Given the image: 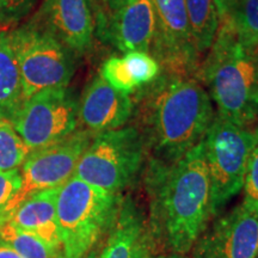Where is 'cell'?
Masks as SVG:
<instances>
[{"label":"cell","mask_w":258,"mask_h":258,"mask_svg":"<svg viewBox=\"0 0 258 258\" xmlns=\"http://www.w3.org/2000/svg\"><path fill=\"white\" fill-rule=\"evenodd\" d=\"M145 171L147 224L158 250L188 254L214 218L202 141L175 163L150 159Z\"/></svg>","instance_id":"obj_1"},{"label":"cell","mask_w":258,"mask_h":258,"mask_svg":"<svg viewBox=\"0 0 258 258\" xmlns=\"http://www.w3.org/2000/svg\"><path fill=\"white\" fill-rule=\"evenodd\" d=\"M134 115L150 159L166 164L201 143L215 117L211 96L196 77L165 72L139 90Z\"/></svg>","instance_id":"obj_2"},{"label":"cell","mask_w":258,"mask_h":258,"mask_svg":"<svg viewBox=\"0 0 258 258\" xmlns=\"http://www.w3.org/2000/svg\"><path fill=\"white\" fill-rule=\"evenodd\" d=\"M196 78L207 86L217 116L253 129L258 121V61L239 44L231 17L219 22L217 36Z\"/></svg>","instance_id":"obj_3"},{"label":"cell","mask_w":258,"mask_h":258,"mask_svg":"<svg viewBox=\"0 0 258 258\" xmlns=\"http://www.w3.org/2000/svg\"><path fill=\"white\" fill-rule=\"evenodd\" d=\"M121 195L72 176L56 196V218L61 251L66 258H83L97 240L110 230Z\"/></svg>","instance_id":"obj_4"},{"label":"cell","mask_w":258,"mask_h":258,"mask_svg":"<svg viewBox=\"0 0 258 258\" xmlns=\"http://www.w3.org/2000/svg\"><path fill=\"white\" fill-rule=\"evenodd\" d=\"M147 156L140 131L134 124L124 125L95 135L80 157L73 176L121 195L140 175Z\"/></svg>","instance_id":"obj_5"},{"label":"cell","mask_w":258,"mask_h":258,"mask_svg":"<svg viewBox=\"0 0 258 258\" xmlns=\"http://www.w3.org/2000/svg\"><path fill=\"white\" fill-rule=\"evenodd\" d=\"M202 144L215 218L243 190L247 164L258 145V132L238 127L215 115Z\"/></svg>","instance_id":"obj_6"},{"label":"cell","mask_w":258,"mask_h":258,"mask_svg":"<svg viewBox=\"0 0 258 258\" xmlns=\"http://www.w3.org/2000/svg\"><path fill=\"white\" fill-rule=\"evenodd\" d=\"M17 60L24 101L49 89L67 88L76 56L53 35L30 21L9 34Z\"/></svg>","instance_id":"obj_7"},{"label":"cell","mask_w":258,"mask_h":258,"mask_svg":"<svg viewBox=\"0 0 258 258\" xmlns=\"http://www.w3.org/2000/svg\"><path fill=\"white\" fill-rule=\"evenodd\" d=\"M11 123L29 151L34 152L76 132L78 103L67 88L44 90L23 102Z\"/></svg>","instance_id":"obj_8"},{"label":"cell","mask_w":258,"mask_h":258,"mask_svg":"<svg viewBox=\"0 0 258 258\" xmlns=\"http://www.w3.org/2000/svg\"><path fill=\"white\" fill-rule=\"evenodd\" d=\"M92 138L80 129L59 143L29 153L22 167V186L9 205L11 217L18 206L34 194L63 185L74 175L77 164Z\"/></svg>","instance_id":"obj_9"},{"label":"cell","mask_w":258,"mask_h":258,"mask_svg":"<svg viewBox=\"0 0 258 258\" xmlns=\"http://www.w3.org/2000/svg\"><path fill=\"white\" fill-rule=\"evenodd\" d=\"M157 30L152 55L161 71L179 76H198L201 56L196 50L185 0H152Z\"/></svg>","instance_id":"obj_10"},{"label":"cell","mask_w":258,"mask_h":258,"mask_svg":"<svg viewBox=\"0 0 258 258\" xmlns=\"http://www.w3.org/2000/svg\"><path fill=\"white\" fill-rule=\"evenodd\" d=\"M190 253L191 258H258V208L243 201L217 218Z\"/></svg>","instance_id":"obj_11"},{"label":"cell","mask_w":258,"mask_h":258,"mask_svg":"<svg viewBox=\"0 0 258 258\" xmlns=\"http://www.w3.org/2000/svg\"><path fill=\"white\" fill-rule=\"evenodd\" d=\"M95 15L93 0H43L31 22L79 57L86 55L93 47Z\"/></svg>","instance_id":"obj_12"},{"label":"cell","mask_w":258,"mask_h":258,"mask_svg":"<svg viewBox=\"0 0 258 258\" xmlns=\"http://www.w3.org/2000/svg\"><path fill=\"white\" fill-rule=\"evenodd\" d=\"M134 99L112 89L101 76L86 86L78 103V122L82 131L92 137L122 128L133 117Z\"/></svg>","instance_id":"obj_13"},{"label":"cell","mask_w":258,"mask_h":258,"mask_svg":"<svg viewBox=\"0 0 258 258\" xmlns=\"http://www.w3.org/2000/svg\"><path fill=\"white\" fill-rule=\"evenodd\" d=\"M98 29L121 53H150L157 30L152 0H127L109 15Z\"/></svg>","instance_id":"obj_14"},{"label":"cell","mask_w":258,"mask_h":258,"mask_svg":"<svg viewBox=\"0 0 258 258\" xmlns=\"http://www.w3.org/2000/svg\"><path fill=\"white\" fill-rule=\"evenodd\" d=\"M154 243L147 219L131 196L121 198L109 239L99 258H164Z\"/></svg>","instance_id":"obj_15"},{"label":"cell","mask_w":258,"mask_h":258,"mask_svg":"<svg viewBox=\"0 0 258 258\" xmlns=\"http://www.w3.org/2000/svg\"><path fill=\"white\" fill-rule=\"evenodd\" d=\"M59 188L34 194L18 206L10 222L31 232L48 245L61 250V238L56 218V196Z\"/></svg>","instance_id":"obj_16"},{"label":"cell","mask_w":258,"mask_h":258,"mask_svg":"<svg viewBox=\"0 0 258 258\" xmlns=\"http://www.w3.org/2000/svg\"><path fill=\"white\" fill-rule=\"evenodd\" d=\"M23 102L21 73L9 32L0 29V116L12 121Z\"/></svg>","instance_id":"obj_17"},{"label":"cell","mask_w":258,"mask_h":258,"mask_svg":"<svg viewBox=\"0 0 258 258\" xmlns=\"http://www.w3.org/2000/svg\"><path fill=\"white\" fill-rule=\"evenodd\" d=\"M185 5L194 43L202 56L212 47L219 28L214 0H185Z\"/></svg>","instance_id":"obj_18"},{"label":"cell","mask_w":258,"mask_h":258,"mask_svg":"<svg viewBox=\"0 0 258 258\" xmlns=\"http://www.w3.org/2000/svg\"><path fill=\"white\" fill-rule=\"evenodd\" d=\"M0 239L9 244L22 258H55L61 251L10 221L0 228Z\"/></svg>","instance_id":"obj_19"},{"label":"cell","mask_w":258,"mask_h":258,"mask_svg":"<svg viewBox=\"0 0 258 258\" xmlns=\"http://www.w3.org/2000/svg\"><path fill=\"white\" fill-rule=\"evenodd\" d=\"M235 37L245 51H258V0H238L231 14Z\"/></svg>","instance_id":"obj_20"},{"label":"cell","mask_w":258,"mask_h":258,"mask_svg":"<svg viewBox=\"0 0 258 258\" xmlns=\"http://www.w3.org/2000/svg\"><path fill=\"white\" fill-rule=\"evenodd\" d=\"M30 153L11 121L0 118V172L17 170Z\"/></svg>","instance_id":"obj_21"},{"label":"cell","mask_w":258,"mask_h":258,"mask_svg":"<svg viewBox=\"0 0 258 258\" xmlns=\"http://www.w3.org/2000/svg\"><path fill=\"white\" fill-rule=\"evenodd\" d=\"M125 70L138 90L153 83L161 74V67L152 54L146 51H131L124 54Z\"/></svg>","instance_id":"obj_22"},{"label":"cell","mask_w":258,"mask_h":258,"mask_svg":"<svg viewBox=\"0 0 258 258\" xmlns=\"http://www.w3.org/2000/svg\"><path fill=\"white\" fill-rule=\"evenodd\" d=\"M101 77L112 89L124 95H133L138 91L125 70L123 57L112 56L105 60L101 67Z\"/></svg>","instance_id":"obj_23"},{"label":"cell","mask_w":258,"mask_h":258,"mask_svg":"<svg viewBox=\"0 0 258 258\" xmlns=\"http://www.w3.org/2000/svg\"><path fill=\"white\" fill-rule=\"evenodd\" d=\"M22 186L21 172L17 170L0 172V228L11 219L9 205Z\"/></svg>","instance_id":"obj_24"},{"label":"cell","mask_w":258,"mask_h":258,"mask_svg":"<svg viewBox=\"0 0 258 258\" xmlns=\"http://www.w3.org/2000/svg\"><path fill=\"white\" fill-rule=\"evenodd\" d=\"M244 202L258 208V145L251 153L243 184Z\"/></svg>","instance_id":"obj_25"},{"label":"cell","mask_w":258,"mask_h":258,"mask_svg":"<svg viewBox=\"0 0 258 258\" xmlns=\"http://www.w3.org/2000/svg\"><path fill=\"white\" fill-rule=\"evenodd\" d=\"M37 0H0V23H11L23 18Z\"/></svg>","instance_id":"obj_26"},{"label":"cell","mask_w":258,"mask_h":258,"mask_svg":"<svg viewBox=\"0 0 258 258\" xmlns=\"http://www.w3.org/2000/svg\"><path fill=\"white\" fill-rule=\"evenodd\" d=\"M127 0H99V8L98 12H97V24L98 27L103 22L105 21V18L109 15H111L112 12H115L116 10H118Z\"/></svg>","instance_id":"obj_27"},{"label":"cell","mask_w":258,"mask_h":258,"mask_svg":"<svg viewBox=\"0 0 258 258\" xmlns=\"http://www.w3.org/2000/svg\"><path fill=\"white\" fill-rule=\"evenodd\" d=\"M237 2L238 0H214L219 22H221L222 19L230 17L235 4H237Z\"/></svg>","instance_id":"obj_28"},{"label":"cell","mask_w":258,"mask_h":258,"mask_svg":"<svg viewBox=\"0 0 258 258\" xmlns=\"http://www.w3.org/2000/svg\"><path fill=\"white\" fill-rule=\"evenodd\" d=\"M0 258H22L16 251L6 244L5 241L0 239Z\"/></svg>","instance_id":"obj_29"},{"label":"cell","mask_w":258,"mask_h":258,"mask_svg":"<svg viewBox=\"0 0 258 258\" xmlns=\"http://www.w3.org/2000/svg\"><path fill=\"white\" fill-rule=\"evenodd\" d=\"M164 258H188L186 257V254H178V253H170L167 257H164Z\"/></svg>","instance_id":"obj_30"},{"label":"cell","mask_w":258,"mask_h":258,"mask_svg":"<svg viewBox=\"0 0 258 258\" xmlns=\"http://www.w3.org/2000/svg\"><path fill=\"white\" fill-rule=\"evenodd\" d=\"M55 258H66V256H64V254H63V252H62V251H60V252L56 254V257H55Z\"/></svg>","instance_id":"obj_31"},{"label":"cell","mask_w":258,"mask_h":258,"mask_svg":"<svg viewBox=\"0 0 258 258\" xmlns=\"http://www.w3.org/2000/svg\"><path fill=\"white\" fill-rule=\"evenodd\" d=\"M95 2V5H96V11L98 12V8H99V0H93Z\"/></svg>","instance_id":"obj_32"},{"label":"cell","mask_w":258,"mask_h":258,"mask_svg":"<svg viewBox=\"0 0 258 258\" xmlns=\"http://www.w3.org/2000/svg\"><path fill=\"white\" fill-rule=\"evenodd\" d=\"M254 57H256V59H257V61H258V51H257V53L256 54H254V55H253Z\"/></svg>","instance_id":"obj_33"},{"label":"cell","mask_w":258,"mask_h":258,"mask_svg":"<svg viewBox=\"0 0 258 258\" xmlns=\"http://www.w3.org/2000/svg\"><path fill=\"white\" fill-rule=\"evenodd\" d=\"M0 118H3V117H2V116H0Z\"/></svg>","instance_id":"obj_34"},{"label":"cell","mask_w":258,"mask_h":258,"mask_svg":"<svg viewBox=\"0 0 258 258\" xmlns=\"http://www.w3.org/2000/svg\"><path fill=\"white\" fill-rule=\"evenodd\" d=\"M257 132H258V128H257Z\"/></svg>","instance_id":"obj_35"}]
</instances>
